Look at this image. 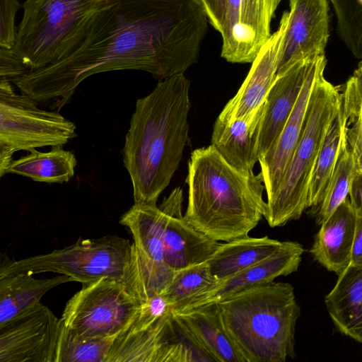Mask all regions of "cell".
I'll return each instance as SVG.
<instances>
[{
    "mask_svg": "<svg viewBox=\"0 0 362 362\" xmlns=\"http://www.w3.org/2000/svg\"><path fill=\"white\" fill-rule=\"evenodd\" d=\"M349 264L362 266V216H357Z\"/></svg>",
    "mask_w": 362,
    "mask_h": 362,
    "instance_id": "obj_40",
    "label": "cell"
},
{
    "mask_svg": "<svg viewBox=\"0 0 362 362\" xmlns=\"http://www.w3.org/2000/svg\"><path fill=\"white\" fill-rule=\"evenodd\" d=\"M355 172V160L341 131L337 158L331 179L320 204L314 210L317 225H320L348 197Z\"/></svg>",
    "mask_w": 362,
    "mask_h": 362,
    "instance_id": "obj_32",
    "label": "cell"
},
{
    "mask_svg": "<svg viewBox=\"0 0 362 362\" xmlns=\"http://www.w3.org/2000/svg\"><path fill=\"white\" fill-rule=\"evenodd\" d=\"M209 23L220 34L223 29L226 0H199Z\"/></svg>",
    "mask_w": 362,
    "mask_h": 362,
    "instance_id": "obj_38",
    "label": "cell"
},
{
    "mask_svg": "<svg viewBox=\"0 0 362 362\" xmlns=\"http://www.w3.org/2000/svg\"><path fill=\"white\" fill-rule=\"evenodd\" d=\"M186 183L185 218L216 241L247 236L267 213L262 173L237 170L212 145L192 152Z\"/></svg>",
    "mask_w": 362,
    "mask_h": 362,
    "instance_id": "obj_3",
    "label": "cell"
},
{
    "mask_svg": "<svg viewBox=\"0 0 362 362\" xmlns=\"http://www.w3.org/2000/svg\"><path fill=\"white\" fill-rule=\"evenodd\" d=\"M0 81V140L16 151L63 146L76 136V125L57 111L41 109L27 95Z\"/></svg>",
    "mask_w": 362,
    "mask_h": 362,
    "instance_id": "obj_9",
    "label": "cell"
},
{
    "mask_svg": "<svg viewBox=\"0 0 362 362\" xmlns=\"http://www.w3.org/2000/svg\"><path fill=\"white\" fill-rule=\"evenodd\" d=\"M182 189L175 187L164 197L160 206L151 204L134 203L121 217L119 223L131 230L134 243L150 258L163 262V238L168 222L182 206Z\"/></svg>",
    "mask_w": 362,
    "mask_h": 362,
    "instance_id": "obj_18",
    "label": "cell"
},
{
    "mask_svg": "<svg viewBox=\"0 0 362 362\" xmlns=\"http://www.w3.org/2000/svg\"><path fill=\"white\" fill-rule=\"evenodd\" d=\"M264 103L241 117L228 122L216 119L214 124L211 145L228 164L240 171L253 170L259 160L258 141Z\"/></svg>",
    "mask_w": 362,
    "mask_h": 362,
    "instance_id": "obj_16",
    "label": "cell"
},
{
    "mask_svg": "<svg viewBox=\"0 0 362 362\" xmlns=\"http://www.w3.org/2000/svg\"><path fill=\"white\" fill-rule=\"evenodd\" d=\"M357 216L346 197L320 225L310 250L315 261L337 275L350 264Z\"/></svg>",
    "mask_w": 362,
    "mask_h": 362,
    "instance_id": "obj_17",
    "label": "cell"
},
{
    "mask_svg": "<svg viewBox=\"0 0 362 362\" xmlns=\"http://www.w3.org/2000/svg\"><path fill=\"white\" fill-rule=\"evenodd\" d=\"M13 259L6 255L5 252L0 250V275L8 268L13 262Z\"/></svg>",
    "mask_w": 362,
    "mask_h": 362,
    "instance_id": "obj_42",
    "label": "cell"
},
{
    "mask_svg": "<svg viewBox=\"0 0 362 362\" xmlns=\"http://www.w3.org/2000/svg\"><path fill=\"white\" fill-rule=\"evenodd\" d=\"M172 313V307L163 295H157L141 305V309L126 329L139 330L149 327Z\"/></svg>",
    "mask_w": 362,
    "mask_h": 362,
    "instance_id": "obj_35",
    "label": "cell"
},
{
    "mask_svg": "<svg viewBox=\"0 0 362 362\" xmlns=\"http://www.w3.org/2000/svg\"><path fill=\"white\" fill-rule=\"evenodd\" d=\"M132 247L129 240L117 235L79 238L64 248L14 260L2 274L54 272L82 284L102 279L123 282L129 271Z\"/></svg>",
    "mask_w": 362,
    "mask_h": 362,
    "instance_id": "obj_7",
    "label": "cell"
},
{
    "mask_svg": "<svg viewBox=\"0 0 362 362\" xmlns=\"http://www.w3.org/2000/svg\"><path fill=\"white\" fill-rule=\"evenodd\" d=\"M284 242L268 236H245L220 243L206 262L211 273L220 281L274 255Z\"/></svg>",
    "mask_w": 362,
    "mask_h": 362,
    "instance_id": "obj_23",
    "label": "cell"
},
{
    "mask_svg": "<svg viewBox=\"0 0 362 362\" xmlns=\"http://www.w3.org/2000/svg\"><path fill=\"white\" fill-rule=\"evenodd\" d=\"M289 20L283 13L278 29L261 47L251 69L238 90L223 107L217 119L228 122L252 112L262 105L276 76L278 62Z\"/></svg>",
    "mask_w": 362,
    "mask_h": 362,
    "instance_id": "obj_13",
    "label": "cell"
},
{
    "mask_svg": "<svg viewBox=\"0 0 362 362\" xmlns=\"http://www.w3.org/2000/svg\"><path fill=\"white\" fill-rule=\"evenodd\" d=\"M177 272L163 262L156 261L132 244L127 275L123 283L141 305L163 294Z\"/></svg>",
    "mask_w": 362,
    "mask_h": 362,
    "instance_id": "obj_28",
    "label": "cell"
},
{
    "mask_svg": "<svg viewBox=\"0 0 362 362\" xmlns=\"http://www.w3.org/2000/svg\"><path fill=\"white\" fill-rule=\"evenodd\" d=\"M20 8L18 0H0V48L11 49L15 44V17Z\"/></svg>",
    "mask_w": 362,
    "mask_h": 362,
    "instance_id": "obj_36",
    "label": "cell"
},
{
    "mask_svg": "<svg viewBox=\"0 0 362 362\" xmlns=\"http://www.w3.org/2000/svg\"><path fill=\"white\" fill-rule=\"evenodd\" d=\"M281 0H226L221 56L231 63H252L271 35Z\"/></svg>",
    "mask_w": 362,
    "mask_h": 362,
    "instance_id": "obj_11",
    "label": "cell"
},
{
    "mask_svg": "<svg viewBox=\"0 0 362 362\" xmlns=\"http://www.w3.org/2000/svg\"><path fill=\"white\" fill-rule=\"evenodd\" d=\"M339 91L341 131L356 164L362 171V65L358 63L353 75Z\"/></svg>",
    "mask_w": 362,
    "mask_h": 362,
    "instance_id": "obj_29",
    "label": "cell"
},
{
    "mask_svg": "<svg viewBox=\"0 0 362 362\" xmlns=\"http://www.w3.org/2000/svg\"><path fill=\"white\" fill-rule=\"evenodd\" d=\"M289 5L276 76L298 62L325 55L329 36V0H290Z\"/></svg>",
    "mask_w": 362,
    "mask_h": 362,
    "instance_id": "obj_12",
    "label": "cell"
},
{
    "mask_svg": "<svg viewBox=\"0 0 362 362\" xmlns=\"http://www.w3.org/2000/svg\"><path fill=\"white\" fill-rule=\"evenodd\" d=\"M218 284L205 262L177 272L163 295L180 314L207 304Z\"/></svg>",
    "mask_w": 362,
    "mask_h": 362,
    "instance_id": "obj_27",
    "label": "cell"
},
{
    "mask_svg": "<svg viewBox=\"0 0 362 362\" xmlns=\"http://www.w3.org/2000/svg\"><path fill=\"white\" fill-rule=\"evenodd\" d=\"M325 55L313 59L296 103L273 146L259 159L267 201L279 187L298 141L310 95L318 74L325 71Z\"/></svg>",
    "mask_w": 362,
    "mask_h": 362,
    "instance_id": "obj_14",
    "label": "cell"
},
{
    "mask_svg": "<svg viewBox=\"0 0 362 362\" xmlns=\"http://www.w3.org/2000/svg\"><path fill=\"white\" fill-rule=\"evenodd\" d=\"M61 320L37 303L0 327V362H56Z\"/></svg>",
    "mask_w": 362,
    "mask_h": 362,
    "instance_id": "obj_10",
    "label": "cell"
},
{
    "mask_svg": "<svg viewBox=\"0 0 362 362\" xmlns=\"http://www.w3.org/2000/svg\"><path fill=\"white\" fill-rule=\"evenodd\" d=\"M175 315L217 362H246L225 328L217 303Z\"/></svg>",
    "mask_w": 362,
    "mask_h": 362,
    "instance_id": "obj_22",
    "label": "cell"
},
{
    "mask_svg": "<svg viewBox=\"0 0 362 362\" xmlns=\"http://www.w3.org/2000/svg\"><path fill=\"white\" fill-rule=\"evenodd\" d=\"M16 160H12L7 173L17 174L36 182L47 183L67 182L74 175L77 160L75 155L62 148L52 146L48 152L36 148Z\"/></svg>",
    "mask_w": 362,
    "mask_h": 362,
    "instance_id": "obj_25",
    "label": "cell"
},
{
    "mask_svg": "<svg viewBox=\"0 0 362 362\" xmlns=\"http://www.w3.org/2000/svg\"><path fill=\"white\" fill-rule=\"evenodd\" d=\"M325 303L336 328L362 342V266L349 264L338 275Z\"/></svg>",
    "mask_w": 362,
    "mask_h": 362,
    "instance_id": "obj_21",
    "label": "cell"
},
{
    "mask_svg": "<svg viewBox=\"0 0 362 362\" xmlns=\"http://www.w3.org/2000/svg\"><path fill=\"white\" fill-rule=\"evenodd\" d=\"M341 132V116L339 105V110L326 131L312 173L306 208L311 207L315 210L325 196L336 163Z\"/></svg>",
    "mask_w": 362,
    "mask_h": 362,
    "instance_id": "obj_30",
    "label": "cell"
},
{
    "mask_svg": "<svg viewBox=\"0 0 362 362\" xmlns=\"http://www.w3.org/2000/svg\"><path fill=\"white\" fill-rule=\"evenodd\" d=\"M339 87L321 71L313 84L298 141L264 218L272 228L298 219L306 208L309 182L328 126L339 110Z\"/></svg>",
    "mask_w": 362,
    "mask_h": 362,
    "instance_id": "obj_5",
    "label": "cell"
},
{
    "mask_svg": "<svg viewBox=\"0 0 362 362\" xmlns=\"http://www.w3.org/2000/svg\"><path fill=\"white\" fill-rule=\"evenodd\" d=\"M17 151L10 144L0 140V178L7 173V169Z\"/></svg>",
    "mask_w": 362,
    "mask_h": 362,
    "instance_id": "obj_41",
    "label": "cell"
},
{
    "mask_svg": "<svg viewBox=\"0 0 362 362\" xmlns=\"http://www.w3.org/2000/svg\"><path fill=\"white\" fill-rule=\"evenodd\" d=\"M304 248L300 243L284 241L274 255L251 267L219 281L208 303L219 302L242 291L271 284L281 276L296 272Z\"/></svg>",
    "mask_w": 362,
    "mask_h": 362,
    "instance_id": "obj_20",
    "label": "cell"
},
{
    "mask_svg": "<svg viewBox=\"0 0 362 362\" xmlns=\"http://www.w3.org/2000/svg\"><path fill=\"white\" fill-rule=\"evenodd\" d=\"M154 362H217L182 320L170 313L163 321Z\"/></svg>",
    "mask_w": 362,
    "mask_h": 362,
    "instance_id": "obj_26",
    "label": "cell"
},
{
    "mask_svg": "<svg viewBox=\"0 0 362 362\" xmlns=\"http://www.w3.org/2000/svg\"><path fill=\"white\" fill-rule=\"evenodd\" d=\"M189 86L176 74L136 103L122 151L134 203L156 204L179 168L189 141Z\"/></svg>",
    "mask_w": 362,
    "mask_h": 362,
    "instance_id": "obj_2",
    "label": "cell"
},
{
    "mask_svg": "<svg viewBox=\"0 0 362 362\" xmlns=\"http://www.w3.org/2000/svg\"><path fill=\"white\" fill-rule=\"evenodd\" d=\"M337 18L338 33L358 59L362 57V0H330Z\"/></svg>",
    "mask_w": 362,
    "mask_h": 362,
    "instance_id": "obj_34",
    "label": "cell"
},
{
    "mask_svg": "<svg viewBox=\"0 0 362 362\" xmlns=\"http://www.w3.org/2000/svg\"><path fill=\"white\" fill-rule=\"evenodd\" d=\"M348 195L357 216H362V171L356 170Z\"/></svg>",
    "mask_w": 362,
    "mask_h": 362,
    "instance_id": "obj_39",
    "label": "cell"
},
{
    "mask_svg": "<svg viewBox=\"0 0 362 362\" xmlns=\"http://www.w3.org/2000/svg\"><path fill=\"white\" fill-rule=\"evenodd\" d=\"M112 1L26 0L11 49L28 70L56 62L74 49L90 16Z\"/></svg>",
    "mask_w": 362,
    "mask_h": 362,
    "instance_id": "obj_6",
    "label": "cell"
},
{
    "mask_svg": "<svg viewBox=\"0 0 362 362\" xmlns=\"http://www.w3.org/2000/svg\"><path fill=\"white\" fill-rule=\"evenodd\" d=\"M217 304L225 328L246 362H285L296 356L300 308L291 284L273 281Z\"/></svg>",
    "mask_w": 362,
    "mask_h": 362,
    "instance_id": "obj_4",
    "label": "cell"
},
{
    "mask_svg": "<svg viewBox=\"0 0 362 362\" xmlns=\"http://www.w3.org/2000/svg\"><path fill=\"white\" fill-rule=\"evenodd\" d=\"M313 59L298 62L276 76L264 103L258 141L259 159L273 146L281 134L296 103Z\"/></svg>",
    "mask_w": 362,
    "mask_h": 362,
    "instance_id": "obj_15",
    "label": "cell"
},
{
    "mask_svg": "<svg viewBox=\"0 0 362 362\" xmlns=\"http://www.w3.org/2000/svg\"><path fill=\"white\" fill-rule=\"evenodd\" d=\"M208 23L199 0H112L90 16L69 54L12 82L59 110L95 74L141 70L161 81L197 62Z\"/></svg>",
    "mask_w": 362,
    "mask_h": 362,
    "instance_id": "obj_1",
    "label": "cell"
},
{
    "mask_svg": "<svg viewBox=\"0 0 362 362\" xmlns=\"http://www.w3.org/2000/svg\"><path fill=\"white\" fill-rule=\"evenodd\" d=\"M69 281H73L63 274L47 279L28 273L0 275V327L40 303L53 288Z\"/></svg>",
    "mask_w": 362,
    "mask_h": 362,
    "instance_id": "obj_24",
    "label": "cell"
},
{
    "mask_svg": "<svg viewBox=\"0 0 362 362\" xmlns=\"http://www.w3.org/2000/svg\"><path fill=\"white\" fill-rule=\"evenodd\" d=\"M112 340L78 338L69 334L62 324L56 362H107Z\"/></svg>",
    "mask_w": 362,
    "mask_h": 362,
    "instance_id": "obj_33",
    "label": "cell"
},
{
    "mask_svg": "<svg viewBox=\"0 0 362 362\" xmlns=\"http://www.w3.org/2000/svg\"><path fill=\"white\" fill-rule=\"evenodd\" d=\"M141 307L122 281L102 279L83 284L66 302L60 319L74 337L114 338L129 327Z\"/></svg>",
    "mask_w": 362,
    "mask_h": 362,
    "instance_id": "obj_8",
    "label": "cell"
},
{
    "mask_svg": "<svg viewBox=\"0 0 362 362\" xmlns=\"http://www.w3.org/2000/svg\"><path fill=\"white\" fill-rule=\"evenodd\" d=\"M28 71L12 49L0 48V81H12Z\"/></svg>",
    "mask_w": 362,
    "mask_h": 362,
    "instance_id": "obj_37",
    "label": "cell"
},
{
    "mask_svg": "<svg viewBox=\"0 0 362 362\" xmlns=\"http://www.w3.org/2000/svg\"><path fill=\"white\" fill-rule=\"evenodd\" d=\"M166 317L149 327L125 329L115 337L107 362H154L159 330Z\"/></svg>",
    "mask_w": 362,
    "mask_h": 362,
    "instance_id": "obj_31",
    "label": "cell"
},
{
    "mask_svg": "<svg viewBox=\"0 0 362 362\" xmlns=\"http://www.w3.org/2000/svg\"><path fill=\"white\" fill-rule=\"evenodd\" d=\"M220 243L205 235L182 214V206L170 216L163 238V262L179 272L206 262Z\"/></svg>",
    "mask_w": 362,
    "mask_h": 362,
    "instance_id": "obj_19",
    "label": "cell"
}]
</instances>
